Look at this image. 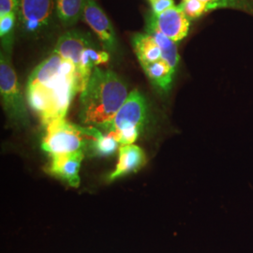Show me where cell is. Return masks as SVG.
Returning a JSON list of instances; mask_svg holds the SVG:
<instances>
[{"label":"cell","mask_w":253,"mask_h":253,"mask_svg":"<svg viewBox=\"0 0 253 253\" xmlns=\"http://www.w3.org/2000/svg\"><path fill=\"white\" fill-rule=\"evenodd\" d=\"M78 92L75 66L55 53L39 64L27 81L28 104L44 126L65 118Z\"/></svg>","instance_id":"obj_1"},{"label":"cell","mask_w":253,"mask_h":253,"mask_svg":"<svg viewBox=\"0 0 253 253\" xmlns=\"http://www.w3.org/2000/svg\"><path fill=\"white\" fill-rule=\"evenodd\" d=\"M117 73L96 67L80 97L79 118L84 125L101 128L116 116L128 96Z\"/></svg>","instance_id":"obj_2"},{"label":"cell","mask_w":253,"mask_h":253,"mask_svg":"<svg viewBox=\"0 0 253 253\" xmlns=\"http://www.w3.org/2000/svg\"><path fill=\"white\" fill-rule=\"evenodd\" d=\"M42 149L52 157L87 151L91 141L99 135L95 126H81L68 122L65 118L54 120L45 126Z\"/></svg>","instance_id":"obj_3"},{"label":"cell","mask_w":253,"mask_h":253,"mask_svg":"<svg viewBox=\"0 0 253 253\" xmlns=\"http://www.w3.org/2000/svg\"><path fill=\"white\" fill-rule=\"evenodd\" d=\"M147 115L145 97L131 91L116 116L100 129L116 136L120 146L133 145L144 126Z\"/></svg>","instance_id":"obj_4"},{"label":"cell","mask_w":253,"mask_h":253,"mask_svg":"<svg viewBox=\"0 0 253 253\" xmlns=\"http://www.w3.org/2000/svg\"><path fill=\"white\" fill-rule=\"evenodd\" d=\"M0 93L3 108L9 120L14 125L27 126L29 119L17 76L9 55L3 52L0 56Z\"/></svg>","instance_id":"obj_5"},{"label":"cell","mask_w":253,"mask_h":253,"mask_svg":"<svg viewBox=\"0 0 253 253\" xmlns=\"http://www.w3.org/2000/svg\"><path fill=\"white\" fill-rule=\"evenodd\" d=\"M82 17L99 37L104 51L115 53L118 40L113 25L95 0H85Z\"/></svg>","instance_id":"obj_6"},{"label":"cell","mask_w":253,"mask_h":253,"mask_svg":"<svg viewBox=\"0 0 253 253\" xmlns=\"http://www.w3.org/2000/svg\"><path fill=\"white\" fill-rule=\"evenodd\" d=\"M54 0H19V20L29 33L41 32L51 21Z\"/></svg>","instance_id":"obj_7"},{"label":"cell","mask_w":253,"mask_h":253,"mask_svg":"<svg viewBox=\"0 0 253 253\" xmlns=\"http://www.w3.org/2000/svg\"><path fill=\"white\" fill-rule=\"evenodd\" d=\"M146 24L157 28L174 42L186 38L190 30V19L184 13L180 6H173L159 15L151 12L147 17Z\"/></svg>","instance_id":"obj_8"},{"label":"cell","mask_w":253,"mask_h":253,"mask_svg":"<svg viewBox=\"0 0 253 253\" xmlns=\"http://www.w3.org/2000/svg\"><path fill=\"white\" fill-rule=\"evenodd\" d=\"M94 44L89 34L77 30H72L64 33L56 42L54 53L62 58L73 62L77 70L80 66L82 54L84 49Z\"/></svg>","instance_id":"obj_9"},{"label":"cell","mask_w":253,"mask_h":253,"mask_svg":"<svg viewBox=\"0 0 253 253\" xmlns=\"http://www.w3.org/2000/svg\"><path fill=\"white\" fill-rule=\"evenodd\" d=\"M84 158V152L52 157L49 172L66 181L70 186L77 188L80 185L79 172Z\"/></svg>","instance_id":"obj_10"},{"label":"cell","mask_w":253,"mask_h":253,"mask_svg":"<svg viewBox=\"0 0 253 253\" xmlns=\"http://www.w3.org/2000/svg\"><path fill=\"white\" fill-rule=\"evenodd\" d=\"M145 163L143 149L135 145H121L119 147V161L116 170L110 173L108 180L114 181L123 175L135 172Z\"/></svg>","instance_id":"obj_11"},{"label":"cell","mask_w":253,"mask_h":253,"mask_svg":"<svg viewBox=\"0 0 253 253\" xmlns=\"http://www.w3.org/2000/svg\"><path fill=\"white\" fill-rule=\"evenodd\" d=\"M131 44L142 67L162 59V50L153 37L147 33H138L132 37Z\"/></svg>","instance_id":"obj_12"},{"label":"cell","mask_w":253,"mask_h":253,"mask_svg":"<svg viewBox=\"0 0 253 253\" xmlns=\"http://www.w3.org/2000/svg\"><path fill=\"white\" fill-rule=\"evenodd\" d=\"M143 69L148 79L159 90L163 93L170 91L176 72L166 61L160 59L154 63L146 65Z\"/></svg>","instance_id":"obj_13"},{"label":"cell","mask_w":253,"mask_h":253,"mask_svg":"<svg viewBox=\"0 0 253 253\" xmlns=\"http://www.w3.org/2000/svg\"><path fill=\"white\" fill-rule=\"evenodd\" d=\"M145 30H146L147 34L153 37V39L158 43V45L160 46V48L162 50V55H163L162 59L166 61L176 72L178 64L180 61V56L178 54L176 42H172V40H170L168 37L163 35V33L160 32L157 28H155L148 24H146Z\"/></svg>","instance_id":"obj_14"},{"label":"cell","mask_w":253,"mask_h":253,"mask_svg":"<svg viewBox=\"0 0 253 253\" xmlns=\"http://www.w3.org/2000/svg\"><path fill=\"white\" fill-rule=\"evenodd\" d=\"M56 15L65 26H73L83 15L85 0H55Z\"/></svg>","instance_id":"obj_15"},{"label":"cell","mask_w":253,"mask_h":253,"mask_svg":"<svg viewBox=\"0 0 253 253\" xmlns=\"http://www.w3.org/2000/svg\"><path fill=\"white\" fill-rule=\"evenodd\" d=\"M119 143L113 133L103 134L101 131L95 139L91 141L87 151L92 156L106 157L111 156L118 150Z\"/></svg>","instance_id":"obj_16"},{"label":"cell","mask_w":253,"mask_h":253,"mask_svg":"<svg viewBox=\"0 0 253 253\" xmlns=\"http://www.w3.org/2000/svg\"><path fill=\"white\" fill-rule=\"evenodd\" d=\"M208 4L209 11L213 9H229L243 10L253 15V2L249 0H202Z\"/></svg>","instance_id":"obj_17"},{"label":"cell","mask_w":253,"mask_h":253,"mask_svg":"<svg viewBox=\"0 0 253 253\" xmlns=\"http://www.w3.org/2000/svg\"><path fill=\"white\" fill-rule=\"evenodd\" d=\"M16 13H10L0 17V36L2 45L9 50L12 44L13 31L16 21Z\"/></svg>","instance_id":"obj_18"},{"label":"cell","mask_w":253,"mask_h":253,"mask_svg":"<svg viewBox=\"0 0 253 253\" xmlns=\"http://www.w3.org/2000/svg\"><path fill=\"white\" fill-rule=\"evenodd\" d=\"M179 6L190 20L199 18L209 11L208 4L202 0H182Z\"/></svg>","instance_id":"obj_19"},{"label":"cell","mask_w":253,"mask_h":253,"mask_svg":"<svg viewBox=\"0 0 253 253\" xmlns=\"http://www.w3.org/2000/svg\"><path fill=\"white\" fill-rule=\"evenodd\" d=\"M19 0H0V17L18 13Z\"/></svg>","instance_id":"obj_20"},{"label":"cell","mask_w":253,"mask_h":253,"mask_svg":"<svg viewBox=\"0 0 253 253\" xmlns=\"http://www.w3.org/2000/svg\"><path fill=\"white\" fill-rule=\"evenodd\" d=\"M152 13L159 15L174 6L173 0H150Z\"/></svg>","instance_id":"obj_21"},{"label":"cell","mask_w":253,"mask_h":253,"mask_svg":"<svg viewBox=\"0 0 253 253\" xmlns=\"http://www.w3.org/2000/svg\"><path fill=\"white\" fill-rule=\"evenodd\" d=\"M149 1H150V0H149Z\"/></svg>","instance_id":"obj_22"}]
</instances>
